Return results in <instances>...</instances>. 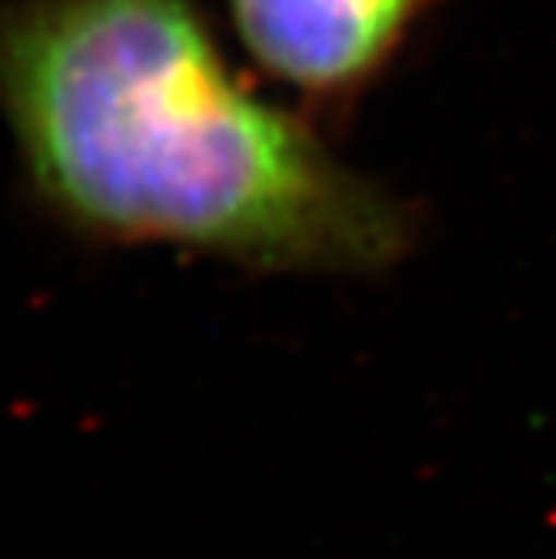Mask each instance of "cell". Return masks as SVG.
Instances as JSON below:
<instances>
[{
    "label": "cell",
    "mask_w": 556,
    "mask_h": 559,
    "mask_svg": "<svg viewBox=\"0 0 556 559\" xmlns=\"http://www.w3.org/2000/svg\"><path fill=\"white\" fill-rule=\"evenodd\" d=\"M232 27L272 81L312 108H348L446 0H225Z\"/></svg>",
    "instance_id": "7a4b0ae2"
},
{
    "label": "cell",
    "mask_w": 556,
    "mask_h": 559,
    "mask_svg": "<svg viewBox=\"0 0 556 559\" xmlns=\"http://www.w3.org/2000/svg\"><path fill=\"white\" fill-rule=\"evenodd\" d=\"M0 121L44 218L108 248L376 275L413 209L238 78L198 0H0Z\"/></svg>",
    "instance_id": "6da1fadb"
}]
</instances>
